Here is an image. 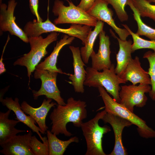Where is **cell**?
I'll list each match as a JSON object with an SVG mask.
<instances>
[{"label":"cell","instance_id":"obj_1","mask_svg":"<svg viewBox=\"0 0 155 155\" xmlns=\"http://www.w3.org/2000/svg\"><path fill=\"white\" fill-rule=\"evenodd\" d=\"M86 107L85 102L75 100L72 97L67 99L65 105H58L49 116L51 121V131L56 135L61 134L71 136L73 134L67 129V124L71 122L74 126L81 127L83 121L87 117Z\"/></svg>","mask_w":155,"mask_h":155},{"label":"cell","instance_id":"obj_2","mask_svg":"<svg viewBox=\"0 0 155 155\" xmlns=\"http://www.w3.org/2000/svg\"><path fill=\"white\" fill-rule=\"evenodd\" d=\"M86 74L84 85L90 87H103L107 92L117 102L120 103L119 93L121 89L119 85L127 82L121 78L115 72V67L112 64L109 68L105 69L100 71L92 67H88L86 69Z\"/></svg>","mask_w":155,"mask_h":155},{"label":"cell","instance_id":"obj_3","mask_svg":"<svg viewBox=\"0 0 155 155\" xmlns=\"http://www.w3.org/2000/svg\"><path fill=\"white\" fill-rule=\"evenodd\" d=\"M58 35L57 32H51L45 38L41 35L28 37L30 51L18 59L13 65L25 66L26 68L29 84L32 73L41 59L48 53L46 48L50 44L57 40Z\"/></svg>","mask_w":155,"mask_h":155},{"label":"cell","instance_id":"obj_4","mask_svg":"<svg viewBox=\"0 0 155 155\" xmlns=\"http://www.w3.org/2000/svg\"><path fill=\"white\" fill-rule=\"evenodd\" d=\"M97 88L104 104L105 110L107 113L127 119L136 125L137 132L142 137L147 139L155 138V130L149 127L145 121L115 101L109 95L103 87L99 86Z\"/></svg>","mask_w":155,"mask_h":155},{"label":"cell","instance_id":"obj_5","mask_svg":"<svg viewBox=\"0 0 155 155\" xmlns=\"http://www.w3.org/2000/svg\"><path fill=\"white\" fill-rule=\"evenodd\" d=\"M106 113L105 110L99 112L92 119L82 124L80 127L87 146L85 155H106L102 147V138L103 135L110 131L111 129L107 125L100 126L98 122Z\"/></svg>","mask_w":155,"mask_h":155},{"label":"cell","instance_id":"obj_6","mask_svg":"<svg viewBox=\"0 0 155 155\" xmlns=\"http://www.w3.org/2000/svg\"><path fill=\"white\" fill-rule=\"evenodd\" d=\"M68 6L64 5L60 0H55L52 11L55 16H57L53 23L55 25L70 23L86 25L95 27L98 20L86 11L75 5L71 1L66 0Z\"/></svg>","mask_w":155,"mask_h":155},{"label":"cell","instance_id":"obj_7","mask_svg":"<svg viewBox=\"0 0 155 155\" xmlns=\"http://www.w3.org/2000/svg\"><path fill=\"white\" fill-rule=\"evenodd\" d=\"M58 73L47 70L36 69L34 77L41 80V87L37 91L33 90L34 98L37 100L40 96L45 95L47 98H51L56 102L58 105H64L66 104L61 97L60 92L57 85V77Z\"/></svg>","mask_w":155,"mask_h":155},{"label":"cell","instance_id":"obj_8","mask_svg":"<svg viewBox=\"0 0 155 155\" xmlns=\"http://www.w3.org/2000/svg\"><path fill=\"white\" fill-rule=\"evenodd\" d=\"M150 85H125L121 86L119 93L121 104L131 111L133 112L135 106L142 108L148 100L145 93H149L151 87Z\"/></svg>","mask_w":155,"mask_h":155},{"label":"cell","instance_id":"obj_9","mask_svg":"<svg viewBox=\"0 0 155 155\" xmlns=\"http://www.w3.org/2000/svg\"><path fill=\"white\" fill-rule=\"evenodd\" d=\"M17 3L15 0H9L7 6L0 3V29L1 32H9L11 35L16 36L24 42H29L28 37L15 22L14 12Z\"/></svg>","mask_w":155,"mask_h":155},{"label":"cell","instance_id":"obj_10","mask_svg":"<svg viewBox=\"0 0 155 155\" xmlns=\"http://www.w3.org/2000/svg\"><path fill=\"white\" fill-rule=\"evenodd\" d=\"M108 4L105 0H96L92 7L86 12L98 20L107 23L114 30L121 39L126 40L131 34L125 28H120L116 25L113 18V12L108 7Z\"/></svg>","mask_w":155,"mask_h":155},{"label":"cell","instance_id":"obj_11","mask_svg":"<svg viewBox=\"0 0 155 155\" xmlns=\"http://www.w3.org/2000/svg\"><path fill=\"white\" fill-rule=\"evenodd\" d=\"M112 127L115 135V144L113 150L109 155H126V150L122 142V134L125 127L130 126L132 123L128 120L120 117L106 113L102 119Z\"/></svg>","mask_w":155,"mask_h":155},{"label":"cell","instance_id":"obj_12","mask_svg":"<svg viewBox=\"0 0 155 155\" xmlns=\"http://www.w3.org/2000/svg\"><path fill=\"white\" fill-rule=\"evenodd\" d=\"M99 36V44L98 52L96 53L94 51L90 57L92 59L91 67L100 71L109 68L112 64L110 58L111 42L109 37L106 34L103 30L100 32Z\"/></svg>","mask_w":155,"mask_h":155},{"label":"cell","instance_id":"obj_13","mask_svg":"<svg viewBox=\"0 0 155 155\" xmlns=\"http://www.w3.org/2000/svg\"><path fill=\"white\" fill-rule=\"evenodd\" d=\"M69 48L72 55L74 74H70L69 78L71 81L70 83L73 86L75 91L83 93L84 92V82L86 74L84 68L86 65L82 58L79 47L70 46Z\"/></svg>","mask_w":155,"mask_h":155},{"label":"cell","instance_id":"obj_14","mask_svg":"<svg viewBox=\"0 0 155 155\" xmlns=\"http://www.w3.org/2000/svg\"><path fill=\"white\" fill-rule=\"evenodd\" d=\"M32 135L30 130L26 134L15 135L3 146L0 152L5 155H34L29 145Z\"/></svg>","mask_w":155,"mask_h":155},{"label":"cell","instance_id":"obj_15","mask_svg":"<svg viewBox=\"0 0 155 155\" xmlns=\"http://www.w3.org/2000/svg\"><path fill=\"white\" fill-rule=\"evenodd\" d=\"M52 99H44L41 105L38 108H34L25 101L21 104V109L26 114L31 116L38 124V127L44 133H46L48 129L46 123V118L51 108L57 105V103L51 102Z\"/></svg>","mask_w":155,"mask_h":155},{"label":"cell","instance_id":"obj_16","mask_svg":"<svg viewBox=\"0 0 155 155\" xmlns=\"http://www.w3.org/2000/svg\"><path fill=\"white\" fill-rule=\"evenodd\" d=\"M121 78L133 84H151V81L148 72L141 67L139 58L136 56L129 62Z\"/></svg>","mask_w":155,"mask_h":155},{"label":"cell","instance_id":"obj_17","mask_svg":"<svg viewBox=\"0 0 155 155\" xmlns=\"http://www.w3.org/2000/svg\"><path fill=\"white\" fill-rule=\"evenodd\" d=\"M19 100L16 98L13 100L11 97H6L5 99L0 100L3 106H6L8 109L11 110L15 113L18 120L21 122L28 127L34 132H36L43 142L44 137H42L40 133L44 134L40 128L35 125V120L30 116L27 115L22 110L21 105L19 102Z\"/></svg>","mask_w":155,"mask_h":155},{"label":"cell","instance_id":"obj_18","mask_svg":"<svg viewBox=\"0 0 155 155\" xmlns=\"http://www.w3.org/2000/svg\"><path fill=\"white\" fill-rule=\"evenodd\" d=\"M75 38L74 36H70L66 34L64 35L62 38L57 41L55 46L50 55L46 58L43 62L39 64L36 67V69L47 70L69 75L70 74L63 72L61 69L58 68L56 64L57 57L61 50L65 46L70 44Z\"/></svg>","mask_w":155,"mask_h":155},{"label":"cell","instance_id":"obj_19","mask_svg":"<svg viewBox=\"0 0 155 155\" xmlns=\"http://www.w3.org/2000/svg\"><path fill=\"white\" fill-rule=\"evenodd\" d=\"M11 111L8 109L5 112H0V145L1 147L17 134L26 131L15 127L20 122L9 119Z\"/></svg>","mask_w":155,"mask_h":155},{"label":"cell","instance_id":"obj_20","mask_svg":"<svg viewBox=\"0 0 155 155\" xmlns=\"http://www.w3.org/2000/svg\"><path fill=\"white\" fill-rule=\"evenodd\" d=\"M113 36L117 39L119 46V50L116 55L117 65L115 71L121 78L129 62L132 59L131 54L133 41L130 39L123 40L115 35Z\"/></svg>","mask_w":155,"mask_h":155},{"label":"cell","instance_id":"obj_21","mask_svg":"<svg viewBox=\"0 0 155 155\" xmlns=\"http://www.w3.org/2000/svg\"><path fill=\"white\" fill-rule=\"evenodd\" d=\"M46 133L49 144V155H63L71 143L79 142L78 137L76 136L63 141L58 139L51 131L47 130Z\"/></svg>","mask_w":155,"mask_h":155},{"label":"cell","instance_id":"obj_22","mask_svg":"<svg viewBox=\"0 0 155 155\" xmlns=\"http://www.w3.org/2000/svg\"><path fill=\"white\" fill-rule=\"evenodd\" d=\"M104 25V22L98 20L94 30L89 33L84 46L80 49L81 57L85 64H88V62L90 55L94 51V42L98 35L103 30Z\"/></svg>","mask_w":155,"mask_h":155},{"label":"cell","instance_id":"obj_23","mask_svg":"<svg viewBox=\"0 0 155 155\" xmlns=\"http://www.w3.org/2000/svg\"><path fill=\"white\" fill-rule=\"evenodd\" d=\"M127 5L129 7L133 12V18L137 24V30L136 34L140 36H145L150 40H155V29L148 26L143 22L138 12L130 0H128Z\"/></svg>","mask_w":155,"mask_h":155},{"label":"cell","instance_id":"obj_24","mask_svg":"<svg viewBox=\"0 0 155 155\" xmlns=\"http://www.w3.org/2000/svg\"><path fill=\"white\" fill-rule=\"evenodd\" d=\"M122 25L129 32L132 37L133 39L131 48L132 53L137 50L144 49H151L155 52V40L144 39L133 32L127 24Z\"/></svg>","mask_w":155,"mask_h":155},{"label":"cell","instance_id":"obj_25","mask_svg":"<svg viewBox=\"0 0 155 155\" xmlns=\"http://www.w3.org/2000/svg\"><path fill=\"white\" fill-rule=\"evenodd\" d=\"M141 17H148L155 21V5L146 0H130Z\"/></svg>","mask_w":155,"mask_h":155},{"label":"cell","instance_id":"obj_26","mask_svg":"<svg viewBox=\"0 0 155 155\" xmlns=\"http://www.w3.org/2000/svg\"><path fill=\"white\" fill-rule=\"evenodd\" d=\"M143 58L147 59L149 63L148 72L150 79L151 88L149 95L152 100L155 101V52L148 51L144 54Z\"/></svg>","mask_w":155,"mask_h":155},{"label":"cell","instance_id":"obj_27","mask_svg":"<svg viewBox=\"0 0 155 155\" xmlns=\"http://www.w3.org/2000/svg\"><path fill=\"white\" fill-rule=\"evenodd\" d=\"M43 143L38 140L35 135L32 136L30 146L34 155H49V146L47 137H44Z\"/></svg>","mask_w":155,"mask_h":155},{"label":"cell","instance_id":"obj_28","mask_svg":"<svg viewBox=\"0 0 155 155\" xmlns=\"http://www.w3.org/2000/svg\"><path fill=\"white\" fill-rule=\"evenodd\" d=\"M113 7L116 15L121 22L127 21L128 16L125 9L128 0H105Z\"/></svg>","mask_w":155,"mask_h":155},{"label":"cell","instance_id":"obj_29","mask_svg":"<svg viewBox=\"0 0 155 155\" xmlns=\"http://www.w3.org/2000/svg\"><path fill=\"white\" fill-rule=\"evenodd\" d=\"M29 7L31 13L35 16L38 22H43V20L39 15L38 11V0H29Z\"/></svg>","mask_w":155,"mask_h":155},{"label":"cell","instance_id":"obj_30","mask_svg":"<svg viewBox=\"0 0 155 155\" xmlns=\"http://www.w3.org/2000/svg\"><path fill=\"white\" fill-rule=\"evenodd\" d=\"M96 0H81L77 6L85 11H87L92 6Z\"/></svg>","mask_w":155,"mask_h":155},{"label":"cell","instance_id":"obj_31","mask_svg":"<svg viewBox=\"0 0 155 155\" xmlns=\"http://www.w3.org/2000/svg\"><path fill=\"white\" fill-rule=\"evenodd\" d=\"M9 39H10V38L9 37V36L8 35V36L7 39L6 41V43H5V44L4 47L3 52H2V53L1 58L0 60V75L4 73V72L6 71V69H5V67L4 64L3 62V53H4L5 49L6 48V47Z\"/></svg>","mask_w":155,"mask_h":155},{"label":"cell","instance_id":"obj_32","mask_svg":"<svg viewBox=\"0 0 155 155\" xmlns=\"http://www.w3.org/2000/svg\"><path fill=\"white\" fill-rule=\"evenodd\" d=\"M146 0L150 3L152 2L155 3V0Z\"/></svg>","mask_w":155,"mask_h":155},{"label":"cell","instance_id":"obj_33","mask_svg":"<svg viewBox=\"0 0 155 155\" xmlns=\"http://www.w3.org/2000/svg\"><path fill=\"white\" fill-rule=\"evenodd\" d=\"M0 3H2V0H0Z\"/></svg>","mask_w":155,"mask_h":155}]
</instances>
